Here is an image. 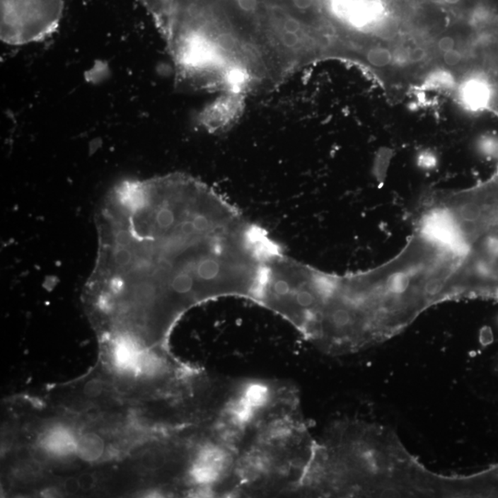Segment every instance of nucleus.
<instances>
[{
  "label": "nucleus",
  "instance_id": "nucleus-1",
  "mask_svg": "<svg viewBox=\"0 0 498 498\" xmlns=\"http://www.w3.org/2000/svg\"><path fill=\"white\" fill-rule=\"evenodd\" d=\"M96 228L91 303L121 326L145 322L160 336L206 300L259 301L267 263L281 249L212 188L181 173L117 184Z\"/></svg>",
  "mask_w": 498,
  "mask_h": 498
},
{
  "label": "nucleus",
  "instance_id": "nucleus-2",
  "mask_svg": "<svg viewBox=\"0 0 498 498\" xmlns=\"http://www.w3.org/2000/svg\"><path fill=\"white\" fill-rule=\"evenodd\" d=\"M63 0H0V37L10 45L44 40L59 28Z\"/></svg>",
  "mask_w": 498,
  "mask_h": 498
},
{
  "label": "nucleus",
  "instance_id": "nucleus-3",
  "mask_svg": "<svg viewBox=\"0 0 498 498\" xmlns=\"http://www.w3.org/2000/svg\"><path fill=\"white\" fill-rule=\"evenodd\" d=\"M248 95L224 93L200 111L197 121L209 133H221L232 129L241 120Z\"/></svg>",
  "mask_w": 498,
  "mask_h": 498
},
{
  "label": "nucleus",
  "instance_id": "nucleus-4",
  "mask_svg": "<svg viewBox=\"0 0 498 498\" xmlns=\"http://www.w3.org/2000/svg\"><path fill=\"white\" fill-rule=\"evenodd\" d=\"M457 99L464 109L470 112L485 110L494 99V86L482 73L466 76L456 88Z\"/></svg>",
  "mask_w": 498,
  "mask_h": 498
},
{
  "label": "nucleus",
  "instance_id": "nucleus-5",
  "mask_svg": "<svg viewBox=\"0 0 498 498\" xmlns=\"http://www.w3.org/2000/svg\"><path fill=\"white\" fill-rule=\"evenodd\" d=\"M458 81L453 73L445 68L434 69L427 73L424 80V87L427 90L449 91L456 90Z\"/></svg>",
  "mask_w": 498,
  "mask_h": 498
},
{
  "label": "nucleus",
  "instance_id": "nucleus-6",
  "mask_svg": "<svg viewBox=\"0 0 498 498\" xmlns=\"http://www.w3.org/2000/svg\"><path fill=\"white\" fill-rule=\"evenodd\" d=\"M77 445L71 434L64 430H54L45 439V446L57 454L69 453L77 448Z\"/></svg>",
  "mask_w": 498,
  "mask_h": 498
},
{
  "label": "nucleus",
  "instance_id": "nucleus-7",
  "mask_svg": "<svg viewBox=\"0 0 498 498\" xmlns=\"http://www.w3.org/2000/svg\"><path fill=\"white\" fill-rule=\"evenodd\" d=\"M77 451L84 460L94 461L101 457L104 451V442L94 434L84 435L77 445Z\"/></svg>",
  "mask_w": 498,
  "mask_h": 498
},
{
  "label": "nucleus",
  "instance_id": "nucleus-8",
  "mask_svg": "<svg viewBox=\"0 0 498 498\" xmlns=\"http://www.w3.org/2000/svg\"><path fill=\"white\" fill-rule=\"evenodd\" d=\"M366 62L376 68H385L393 62V52L387 47L376 45L366 53Z\"/></svg>",
  "mask_w": 498,
  "mask_h": 498
},
{
  "label": "nucleus",
  "instance_id": "nucleus-9",
  "mask_svg": "<svg viewBox=\"0 0 498 498\" xmlns=\"http://www.w3.org/2000/svg\"><path fill=\"white\" fill-rule=\"evenodd\" d=\"M461 59H463V54L457 50H452L443 54V60L446 66H457L461 63Z\"/></svg>",
  "mask_w": 498,
  "mask_h": 498
},
{
  "label": "nucleus",
  "instance_id": "nucleus-10",
  "mask_svg": "<svg viewBox=\"0 0 498 498\" xmlns=\"http://www.w3.org/2000/svg\"><path fill=\"white\" fill-rule=\"evenodd\" d=\"M81 489L83 491H90L95 487L96 479L91 473H83L78 478Z\"/></svg>",
  "mask_w": 498,
  "mask_h": 498
},
{
  "label": "nucleus",
  "instance_id": "nucleus-11",
  "mask_svg": "<svg viewBox=\"0 0 498 498\" xmlns=\"http://www.w3.org/2000/svg\"><path fill=\"white\" fill-rule=\"evenodd\" d=\"M236 4L245 13H254L259 6V0H236Z\"/></svg>",
  "mask_w": 498,
  "mask_h": 498
},
{
  "label": "nucleus",
  "instance_id": "nucleus-12",
  "mask_svg": "<svg viewBox=\"0 0 498 498\" xmlns=\"http://www.w3.org/2000/svg\"><path fill=\"white\" fill-rule=\"evenodd\" d=\"M427 56V51L423 47H415L414 50H409L408 62L410 63H420L424 62Z\"/></svg>",
  "mask_w": 498,
  "mask_h": 498
},
{
  "label": "nucleus",
  "instance_id": "nucleus-13",
  "mask_svg": "<svg viewBox=\"0 0 498 498\" xmlns=\"http://www.w3.org/2000/svg\"><path fill=\"white\" fill-rule=\"evenodd\" d=\"M437 45H439V50L444 54L448 52V51L455 50L456 42H455V39L451 37V36H443L442 38H440Z\"/></svg>",
  "mask_w": 498,
  "mask_h": 498
},
{
  "label": "nucleus",
  "instance_id": "nucleus-14",
  "mask_svg": "<svg viewBox=\"0 0 498 498\" xmlns=\"http://www.w3.org/2000/svg\"><path fill=\"white\" fill-rule=\"evenodd\" d=\"M84 391L88 396H98V395L102 393V383L101 382L97 381L88 382L86 387L84 388Z\"/></svg>",
  "mask_w": 498,
  "mask_h": 498
},
{
  "label": "nucleus",
  "instance_id": "nucleus-15",
  "mask_svg": "<svg viewBox=\"0 0 498 498\" xmlns=\"http://www.w3.org/2000/svg\"><path fill=\"white\" fill-rule=\"evenodd\" d=\"M291 5L300 12L311 11L315 5V0H291Z\"/></svg>",
  "mask_w": 498,
  "mask_h": 498
},
{
  "label": "nucleus",
  "instance_id": "nucleus-16",
  "mask_svg": "<svg viewBox=\"0 0 498 498\" xmlns=\"http://www.w3.org/2000/svg\"><path fill=\"white\" fill-rule=\"evenodd\" d=\"M64 489H65L66 494H75L79 489H81L80 484H79V480L74 477L66 479L65 482H64Z\"/></svg>",
  "mask_w": 498,
  "mask_h": 498
},
{
  "label": "nucleus",
  "instance_id": "nucleus-17",
  "mask_svg": "<svg viewBox=\"0 0 498 498\" xmlns=\"http://www.w3.org/2000/svg\"><path fill=\"white\" fill-rule=\"evenodd\" d=\"M409 50H403L402 47L393 52V62H408Z\"/></svg>",
  "mask_w": 498,
  "mask_h": 498
},
{
  "label": "nucleus",
  "instance_id": "nucleus-18",
  "mask_svg": "<svg viewBox=\"0 0 498 498\" xmlns=\"http://www.w3.org/2000/svg\"><path fill=\"white\" fill-rule=\"evenodd\" d=\"M442 2L448 6H457L461 4L463 0H442Z\"/></svg>",
  "mask_w": 498,
  "mask_h": 498
}]
</instances>
